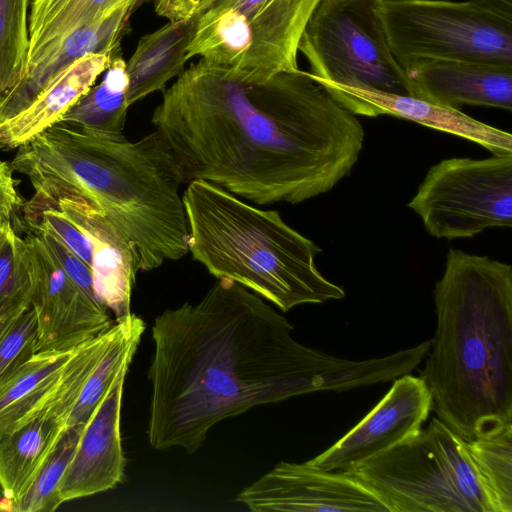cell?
Masks as SVG:
<instances>
[{
	"instance_id": "6da1fadb",
	"label": "cell",
	"mask_w": 512,
	"mask_h": 512,
	"mask_svg": "<svg viewBox=\"0 0 512 512\" xmlns=\"http://www.w3.org/2000/svg\"><path fill=\"white\" fill-rule=\"evenodd\" d=\"M293 329L262 297L224 278L198 302L159 314L147 374L150 445L192 454L213 426L251 408L386 383L417 364L410 348L366 360L335 357L298 342Z\"/></svg>"
},
{
	"instance_id": "7a4b0ae2",
	"label": "cell",
	"mask_w": 512,
	"mask_h": 512,
	"mask_svg": "<svg viewBox=\"0 0 512 512\" xmlns=\"http://www.w3.org/2000/svg\"><path fill=\"white\" fill-rule=\"evenodd\" d=\"M151 122L184 182L209 181L257 205L330 191L350 174L365 135L310 72L246 82L201 59L163 92Z\"/></svg>"
},
{
	"instance_id": "3957f363",
	"label": "cell",
	"mask_w": 512,
	"mask_h": 512,
	"mask_svg": "<svg viewBox=\"0 0 512 512\" xmlns=\"http://www.w3.org/2000/svg\"><path fill=\"white\" fill-rule=\"evenodd\" d=\"M11 165L30 180V202L40 210L74 196L98 211L124 241L138 272L189 252L179 193L183 171L156 130L129 141L56 122L19 146Z\"/></svg>"
},
{
	"instance_id": "277c9868",
	"label": "cell",
	"mask_w": 512,
	"mask_h": 512,
	"mask_svg": "<svg viewBox=\"0 0 512 512\" xmlns=\"http://www.w3.org/2000/svg\"><path fill=\"white\" fill-rule=\"evenodd\" d=\"M421 377L437 418L465 440L512 424V267L450 248L434 288Z\"/></svg>"
},
{
	"instance_id": "5b68a950",
	"label": "cell",
	"mask_w": 512,
	"mask_h": 512,
	"mask_svg": "<svg viewBox=\"0 0 512 512\" xmlns=\"http://www.w3.org/2000/svg\"><path fill=\"white\" fill-rule=\"evenodd\" d=\"M193 259L217 279L232 280L282 312L345 297L315 264L321 252L274 210H262L205 180L182 196Z\"/></svg>"
},
{
	"instance_id": "8992f818",
	"label": "cell",
	"mask_w": 512,
	"mask_h": 512,
	"mask_svg": "<svg viewBox=\"0 0 512 512\" xmlns=\"http://www.w3.org/2000/svg\"><path fill=\"white\" fill-rule=\"evenodd\" d=\"M352 471L389 512H494L467 440L437 417Z\"/></svg>"
},
{
	"instance_id": "52a82bcc",
	"label": "cell",
	"mask_w": 512,
	"mask_h": 512,
	"mask_svg": "<svg viewBox=\"0 0 512 512\" xmlns=\"http://www.w3.org/2000/svg\"><path fill=\"white\" fill-rule=\"evenodd\" d=\"M320 0H212L194 18L187 58L235 79L265 81L296 70L299 43Z\"/></svg>"
},
{
	"instance_id": "ba28073f",
	"label": "cell",
	"mask_w": 512,
	"mask_h": 512,
	"mask_svg": "<svg viewBox=\"0 0 512 512\" xmlns=\"http://www.w3.org/2000/svg\"><path fill=\"white\" fill-rule=\"evenodd\" d=\"M380 1L318 2L299 43L311 74L337 84L410 95L405 71L387 40Z\"/></svg>"
},
{
	"instance_id": "9c48e42d",
	"label": "cell",
	"mask_w": 512,
	"mask_h": 512,
	"mask_svg": "<svg viewBox=\"0 0 512 512\" xmlns=\"http://www.w3.org/2000/svg\"><path fill=\"white\" fill-rule=\"evenodd\" d=\"M380 11L401 66L414 59L512 65V21L470 1L381 0Z\"/></svg>"
},
{
	"instance_id": "30bf717a",
	"label": "cell",
	"mask_w": 512,
	"mask_h": 512,
	"mask_svg": "<svg viewBox=\"0 0 512 512\" xmlns=\"http://www.w3.org/2000/svg\"><path fill=\"white\" fill-rule=\"evenodd\" d=\"M439 239L512 226V154L449 158L433 165L408 203Z\"/></svg>"
},
{
	"instance_id": "8fae6325",
	"label": "cell",
	"mask_w": 512,
	"mask_h": 512,
	"mask_svg": "<svg viewBox=\"0 0 512 512\" xmlns=\"http://www.w3.org/2000/svg\"><path fill=\"white\" fill-rule=\"evenodd\" d=\"M25 238L32 262L35 354L70 351L107 330L113 324L108 307L69 277L37 234Z\"/></svg>"
},
{
	"instance_id": "7c38bea8",
	"label": "cell",
	"mask_w": 512,
	"mask_h": 512,
	"mask_svg": "<svg viewBox=\"0 0 512 512\" xmlns=\"http://www.w3.org/2000/svg\"><path fill=\"white\" fill-rule=\"evenodd\" d=\"M236 501L254 512H389L353 471L280 462L244 488Z\"/></svg>"
},
{
	"instance_id": "4fadbf2b",
	"label": "cell",
	"mask_w": 512,
	"mask_h": 512,
	"mask_svg": "<svg viewBox=\"0 0 512 512\" xmlns=\"http://www.w3.org/2000/svg\"><path fill=\"white\" fill-rule=\"evenodd\" d=\"M431 410L425 380L410 373L400 376L362 420L306 462L323 470L352 471L418 433Z\"/></svg>"
},
{
	"instance_id": "5bb4252c",
	"label": "cell",
	"mask_w": 512,
	"mask_h": 512,
	"mask_svg": "<svg viewBox=\"0 0 512 512\" xmlns=\"http://www.w3.org/2000/svg\"><path fill=\"white\" fill-rule=\"evenodd\" d=\"M126 374L115 380L82 431L59 486L62 503L108 491L123 481L120 420Z\"/></svg>"
},
{
	"instance_id": "9a60e30c",
	"label": "cell",
	"mask_w": 512,
	"mask_h": 512,
	"mask_svg": "<svg viewBox=\"0 0 512 512\" xmlns=\"http://www.w3.org/2000/svg\"><path fill=\"white\" fill-rule=\"evenodd\" d=\"M402 67L412 96L457 110L462 105L512 109V65L414 59Z\"/></svg>"
},
{
	"instance_id": "2e32d148",
	"label": "cell",
	"mask_w": 512,
	"mask_h": 512,
	"mask_svg": "<svg viewBox=\"0 0 512 512\" xmlns=\"http://www.w3.org/2000/svg\"><path fill=\"white\" fill-rule=\"evenodd\" d=\"M311 75L355 115H390L475 142L493 155L512 154V135L509 132L480 122L460 110L412 95L347 86Z\"/></svg>"
},
{
	"instance_id": "e0dca14e",
	"label": "cell",
	"mask_w": 512,
	"mask_h": 512,
	"mask_svg": "<svg viewBox=\"0 0 512 512\" xmlns=\"http://www.w3.org/2000/svg\"><path fill=\"white\" fill-rule=\"evenodd\" d=\"M45 208L58 209L86 235L92 247L91 271L97 297L116 319L129 316L132 313L131 293L138 272L129 249L116 230L78 197H62Z\"/></svg>"
},
{
	"instance_id": "ac0fdd59",
	"label": "cell",
	"mask_w": 512,
	"mask_h": 512,
	"mask_svg": "<svg viewBox=\"0 0 512 512\" xmlns=\"http://www.w3.org/2000/svg\"><path fill=\"white\" fill-rule=\"evenodd\" d=\"M134 11L116 10L67 35L54 52L0 99V123L25 109L66 67L89 54L121 56L120 43Z\"/></svg>"
},
{
	"instance_id": "d6986e66",
	"label": "cell",
	"mask_w": 512,
	"mask_h": 512,
	"mask_svg": "<svg viewBox=\"0 0 512 512\" xmlns=\"http://www.w3.org/2000/svg\"><path fill=\"white\" fill-rule=\"evenodd\" d=\"M114 58L111 54H89L66 67L25 109L0 123L1 146L17 148L58 122Z\"/></svg>"
},
{
	"instance_id": "ffe728a7",
	"label": "cell",
	"mask_w": 512,
	"mask_h": 512,
	"mask_svg": "<svg viewBox=\"0 0 512 512\" xmlns=\"http://www.w3.org/2000/svg\"><path fill=\"white\" fill-rule=\"evenodd\" d=\"M194 33V18L169 21L143 35L126 62L127 102L132 105L156 91L185 69L187 52Z\"/></svg>"
},
{
	"instance_id": "44dd1931",
	"label": "cell",
	"mask_w": 512,
	"mask_h": 512,
	"mask_svg": "<svg viewBox=\"0 0 512 512\" xmlns=\"http://www.w3.org/2000/svg\"><path fill=\"white\" fill-rule=\"evenodd\" d=\"M65 427L44 407L25 424L0 437V499L7 511L30 487Z\"/></svg>"
},
{
	"instance_id": "7402d4cb",
	"label": "cell",
	"mask_w": 512,
	"mask_h": 512,
	"mask_svg": "<svg viewBox=\"0 0 512 512\" xmlns=\"http://www.w3.org/2000/svg\"><path fill=\"white\" fill-rule=\"evenodd\" d=\"M146 1L149 0H33L25 75L48 58L76 29L119 9L134 11Z\"/></svg>"
},
{
	"instance_id": "603a6c76",
	"label": "cell",
	"mask_w": 512,
	"mask_h": 512,
	"mask_svg": "<svg viewBox=\"0 0 512 512\" xmlns=\"http://www.w3.org/2000/svg\"><path fill=\"white\" fill-rule=\"evenodd\" d=\"M128 83L126 62L118 56L105 70L102 81L82 95L58 122L98 137L123 136Z\"/></svg>"
},
{
	"instance_id": "cb8c5ba5",
	"label": "cell",
	"mask_w": 512,
	"mask_h": 512,
	"mask_svg": "<svg viewBox=\"0 0 512 512\" xmlns=\"http://www.w3.org/2000/svg\"><path fill=\"white\" fill-rule=\"evenodd\" d=\"M70 351L34 354L0 391V437L25 424L45 407Z\"/></svg>"
},
{
	"instance_id": "d4e9b609",
	"label": "cell",
	"mask_w": 512,
	"mask_h": 512,
	"mask_svg": "<svg viewBox=\"0 0 512 512\" xmlns=\"http://www.w3.org/2000/svg\"><path fill=\"white\" fill-rule=\"evenodd\" d=\"M467 448L493 511L512 512V424L467 440Z\"/></svg>"
},
{
	"instance_id": "484cf974",
	"label": "cell",
	"mask_w": 512,
	"mask_h": 512,
	"mask_svg": "<svg viewBox=\"0 0 512 512\" xmlns=\"http://www.w3.org/2000/svg\"><path fill=\"white\" fill-rule=\"evenodd\" d=\"M118 327L115 320L107 330L72 349L63 364L55 390L45 408L61 419L65 426L84 385L113 342Z\"/></svg>"
},
{
	"instance_id": "4316f807",
	"label": "cell",
	"mask_w": 512,
	"mask_h": 512,
	"mask_svg": "<svg viewBox=\"0 0 512 512\" xmlns=\"http://www.w3.org/2000/svg\"><path fill=\"white\" fill-rule=\"evenodd\" d=\"M86 424L64 428L27 491L10 512H53L61 504L59 486Z\"/></svg>"
},
{
	"instance_id": "83f0119b",
	"label": "cell",
	"mask_w": 512,
	"mask_h": 512,
	"mask_svg": "<svg viewBox=\"0 0 512 512\" xmlns=\"http://www.w3.org/2000/svg\"><path fill=\"white\" fill-rule=\"evenodd\" d=\"M29 0H0V99L24 77L29 51Z\"/></svg>"
},
{
	"instance_id": "f1b7e54d",
	"label": "cell",
	"mask_w": 512,
	"mask_h": 512,
	"mask_svg": "<svg viewBox=\"0 0 512 512\" xmlns=\"http://www.w3.org/2000/svg\"><path fill=\"white\" fill-rule=\"evenodd\" d=\"M32 262L26 238L12 222L0 226V311L30 304Z\"/></svg>"
},
{
	"instance_id": "f546056e",
	"label": "cell",
	"mask_w": 512,
	"mask_h": 512,
	"mask_svg": "<svg viewBox=\"0 0 512 512\" xmlns=\"http://www.w3.org/2000/svg\"><path fill=\"white\" fill-rule=\"evenodd\" d=\"M37 321L30 304L0 311V391L35 354Z\"/></svg>"
},
{
	"instance_id": "4dcf8cb0",
	"label": "cell",
	"mask_w": 512,
	"mask_h": 512,
	"mask_svg": "<svg viewBox=\"0 0 512 512\" xmlns=\"http://www.w3.org/2000/svg\"><path fill=\"white\" fill-rule=\"evenodd\" d=\"M13 171L11 163L0 161V226L12 222L17 210L23 206Z\"/></svg>"
},
{
	"instance_id": "1f68e13d",
	"label": "cell",
	"mask_w": 512,
	"mask_h": 512,
	"mask_svg": "<svg viewBox=\"0 0 512 512\" xmlns=\"http://www.w3.org/2000/svg\"><path fill=\"white\" fill-rule=\"evenodd\" d=\"M212 0H153L155 12L169 21L195 17Z\"/></svg>"
},
{
	"instance_id": "d6a6232c",
	"label": "cell",
	"mask_w": 512,
	"mask_h": 512,
	"mask_svg": "<svg viewBox=\"0 0 512 512\" xmlns=\"http://www.w3.org/2000/svg\"><path fill=\"white\" fill-rule=\"evenodd\" d=\"M477 7L512 21V0H469Z\"/></svg>"
},
{
	"instance_id": "836d02e7",
	"label": "cell",
	"mask_w": 512,
	"mask_h": 512,
	"mask_svg": "<svg viewBox=\"0 0 512 512\" xmlns=\"http://www.w3.org/2000/svg\"><path fill=\"white\" fill-rule=\"evenodd\" d=\"M0 511H7V505L0 499Z\"/></svg>"
},
{
	"instance_id": "e575fe53",
	"label": "cell",
	"mask_w": 512,
	"mask_h": 512,
	"mask_svg": "<svg viewBox=\"0 0 512 512\" xmlns=\"http://www.w3.org/2000/svg\"><path fill=\"white\" fill-rule=\"evenodd\" d=\"M0 148H2L1 144H0Z\"/></svg>"
}]
</instances>
